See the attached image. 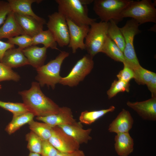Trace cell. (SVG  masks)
<instances>
[{
    "mask_svg": "<svg viewBox=\"0 0 156 156\" xmlns=\"http://www.w3.org/2000/svg\"><path fill=\"white\" fill-rule=\"evenodd\" d=\"M23 103L28 111L37 117L58 113L60 107L43 93L38 82H32L28 90L19 91Z\"/></svg>",
    "mask_w": 156,
    "mask_h": 156,
    "instance_id": "obj_1",
    "label": "cell"
},
{
    "mask_svg": "<svg viewBox=\"0 0 156 156\" xmlns=\"http://www.w3.org/2000/svg\"><path fill=\"white\" fill-rule=\"evenodd\" d=\"M58 12L79 26H90L96 19L88 16L87 5H83L80 0H56Z\"/></svg>",
    "mask_w": 156,
    "mask_h": 156,
    "instance_id": "obj_2",
    "label": "cell"
},
{
    "mask_svg": "<svg viewBox=\"0 0 156 156\" xmlns=\"http://www.w3.org/2000/svg\"><path fill=\"white\" fill-rule=\"evenodd\" d=\"M69 55V53L62 51L55 59L36 69L37 74L35 79L40 87L46 85L53 89L55 88L62 77L60 75V71L62 64Z\"/></svg>",
    "mask_w": 156,
    "mask_h": 156,
    "instance_id": "obj_3",
    "label": "cell"
},
{
    "mask_svg": "<svg viewBox=\"0 0 156 156\" xmlns=\"http://www.w3.org/2000/svg\"><path fill=\"white\" fill-rule=\"evenodd\" d=\"M133 1L130 0H95L93 10L101 20L108 22L113 20L117 24L123 18L121 14Z\"/></svg>",
    "mask_w": 156,
    "mask_h": 156,
    "instance_id": "obj_4",
    "label": "cell"
},
{
    "mask_svg": "<svg viewBox=\"0 0 156 156\" xmlns=\"http://www.w3.org/2000/svg\"><path fill=\"white\" fill-rule=\"evenodd\" d=\"M151 0L132 2L123 10L122 18L131 17L139 25L147 22L156 23V9Z\"/></svg>",
    "mask_w": 156,
    "mask_h": 156,
    "instance_id": "obj_5",
    "label": "cell"
},
{
    "mask_svg": "<svg viewBox=\"0 0 156 156\" xmlns=\"http://www.w3.org/2000/svg\"><path fill=\"white\" fill-rule=\"evenodd\" d=\"M139 25L136 21L131 18L127 21L124 26L120 28L125 42L123 52L125 59L124 63L128 64L133 70L141 66L137 57L133 44L135 36L141 32L139 28Z\"/></svg>",
    "mask_w": 156,
    "mask_h": 156,
    "instance_id": "obj_6",
    "label": "cell"
},
{
    "mask_svg": "<svg viewBox=\"0 0 156 156\" xmlns=\"http://www.w3.org/2000/svg\"><path fill=\"white\" fill-rule=\"evenodd\" d=\"M109 24V22H94L90 25L84 43L88 54L93 57L101 52L107 37Z\"/></svg>",
    "mask_w": 156,
    "mask_h": 156,
    "instance_id": "obj_7",
    "label": "cell"
},
{
    "mask_svg": "<svg viewBox=\"0 0 156 156\" xmlns=\"http://www.w3.org/2000/svg\"><path fill=\"white\" fill-rule=\"evenodd\" d=\"M94 65L92 57L88 54L84 55L77 61L67 76L61 77L59 83L71 87L77 86L90 73Z\"/></svg>",
    "mask_w": 156,
    "mask_h": 156,
    "instance_id": "obj_8",
    "label": "cell"
},
{
    "mask_svg": "<svg viewBox=\"0 0 156 156\" xmlns=\"http://www.w3.org/2000/svg\"><path fill=\"white\" fill-rule=\"evenodd\" d=\"M48 17L47 27L53 34L57 44L61 47L68 45L69 33L65 17L58 12L49 15Z\"/></svg>",
    "mask_w": 156,
    "mask_h": 156,
    "instance_id": "obj_9",
    "label": "cell"
},
{
    "mask_svg": "<svg viewBox=\"0 0 156 156\" xmlns=\"http://www.w3.org/2000/svg\"><path fill=\"white\" fill-rule=\"evenodd\" d=\"M49 142L59 151L70 152L79 149L80 144L58 126L53 127Z\"/></svg>",
    "mask_w": 156,
    "mask_h": 156,
    "instance_id": "obj_10",
    "label": "cell"
},
{
    "mask_svg": "<svg viewBox=\"0 0 156 156\" xmlns=\"http://www.w3.org/2000/svg\"><path fill=\"white\" fill-rule=\"evenodd\" d=\"M70 36L68 47L71 48L72 53H75L78 49H85L84 40L90 29V26H79L68 19H66Z\"/></svg>",
    "mask_w": 156,
    "mask_h": 156,
    "instance_id": "obj_11",
    "label": "cell"
},
{
    "mask_svg": "<svg viewBox=\"0 0 156 156\" xmlns=\"http://www.w3.org/2000/svg\"><path fill=\"white\" fill-rule=\"evenodd\" d=\"M15 18L25 34L33 37L43 30L46 21H41L27 15L14 13Z\"/></svg>",
    "mask_w": 156,
    "mask_h": 156,
    "instance_id": "obj_12",
    "label": "cell"
},
{
    "mask_svg": "<svg viewBox=\"0 0 156 156\" xmlns=\"http://www.w3.org/2000/svg\"><path fill=\"white\" fill-rule=\"evenodd\" d=\"M36 118L52 127L71 124L76 122L73 118L71 109L66 107H60L59 112L57 114L44 117H36Z\"/></svg>",
    "mask_w": 156,
    "mask_h": 156,
    "instance_id": "obj_13",
    "label": "cell"
},
{
    "mask_svg": "<svg viewBox=\"0 0 156 156\" xmlns=\"http://www.w3.org/2000/svg\"><path fill=\"white\" fill-rule=\"evenodd\" d=\"M127 105L144 120H156V97L140 102H127Z\"/></svg>",
    "mask_w": 156,
    "mask_h": 156,
    "instance_id": "obj_14",
    "label": "cell"
},
{
    "mask_svg": "<svg viewBox=\"0 0 156 156\" xmlns=\"http://www.w3.org/2000/svg\"><path fill=\"white\" fill-rule=\"evenodd\" d=\"M133 119L130 113L123 109L116 118L110 124L108 130L117 133H129L133 123Z\"/></svg>",
    "mask_w": 156,
    "mask_h": 156,
    "instance_id": "obj_15",
    "label": "cell"
},
{
    "mask_svg": "<svg viewBox=\"0 0 156 156\" xmlns=\"http://www.w3.org/2000/svg\"><path fill=\"white\" fill-rule=\"evenodd\" d=\"M80 122H77L71 124L58 126L66 133L74 139L80 144L87 143L92 139L90 134L92 130L91 128L85 129Z\"/></svg>",
    "mask_w": 156,
    "mask_h": 156,
    "instance_id": "obj_16",
    "label": "cell"
},
{
    "mask_svg": "<svg viewBox=\"0 0 156 156\" xmlns=\"http://www.w3.org/2000/svg\"><path fill=\"white\" fill-rule=\"evenodd\" d=\"M23 34H25L16 21L14 13L11 12L0 27V40L3 38L8 39Z\"/></svg>",
    "mask_w": 156,
    "mask_h": 156,
    "instance_id": "obj_17",
    "label": "cell"
},
{
    "mask_svg": "<svg viewBox=\"0 0 156 156\" xmlns=\"http://www.w3.org/2000/svg\"><path fill=\"white\" fill-rule=\"evenodd\" d=\"M47 49L44 46L39 47L36 45H32L22 51L27 58L29 65L36 69L44 64Z\"/></svg>",
    "mask_w": 156,
    "mask_h": 156,
    "instance_id": "obj_18",
    "label": "cell"
},
{
    "mask_svg": "<svg viewBox=\"0 0 156 156\" xmlns=\"http://www.w3.org/2000/svg\"><path fill=\"white\" fill-rule=\"evenodd\" d=\"M1 62L12 68L29 65L22 50L18 48L7 50L4 54Z\"/></svg>",
    "mask_w": 156,
    "mask_h": 156,
    "instance_id": "obj_19",
    "label": "cell"
},
{
    "mask_svg": "<svg viewBox=\"0 0 156 156\" xmlns=\"http://www.w3.org/2000/svg\"><path fill=\"white\" fill-rule=\"evenodd\" d=\"M115 150L119 156H128L134 150V141L129 133H117L114 138Z\"/></svg>",
    "mask_w": 156,
    "mask_h": 156,
    "instance_id": "obj_20",
    "label": "cell"
},
{
    "mask_svg": "<svg viewBox=\"0 0 156 156\" xmlns=\"http://www.w3.org/2000/svg\"><path fill=\"white\" fill-rule=\"evenodd\" d=\"M41 0H8L12 11L14 13L30 16L41 21H45L43 18L36 14L31 8V5L34 3H39Z\"/></svg>",
    "mask_w": 156,
    "mask_h": 156,
    "instance_id": "obj_21",
    "label": "cell"
},
{
    "mask_svg": "<svg viewBox=\"0 0 156 156\" xmlns=\"http://www.w3.org/2000/svg\"><path fill=\"white\" fill-rule=\"evenodd\" d=\"M34 116L33 114L29 112L13 116L11 121L6 127V131L10 135L14 133L23 125L33 120Z\"/></svg>",
    "mask_w": 156,
    "mask_h": 156,
    "instance_id": "obj_22",
    "label": "cell"
},
{
    "mask_svg": "<svg viewBox=\"0 0 156 156\" xmlns=\"http://www.w3.org/2000/svg\"><path fill=\"white\" fill-rule=\"evenodd\" d=\"M101 52L106 54L114 60L123 63L125 59L123 53L117 45L108 36Z\"/></svg>",
    "mask_w": 156,
    "mask_h": 156,
    "instance_id": "obj_23",
    "label": "cell"
},
{
    "mask_svg": "<svg viewBox=\"0 0 156 156\" xmlns=\"http://www.w3.org/2000/svg\"><path fill=\"white\" fill-rule=\"evenodd\" d=\"M33 45L39 44H43L48 48L58 49L57 43L51 32L48 29L42 30L38 34L32 37Z\"/></svg>",
    "mask_w": 156,
    "mask_h": 156,
    "instance_id": "obj_24",
    "label": "cell"
},
{
    "mask_svg": "<svg viewBox=\"0 0 156 156\" xmlns=\"http://www.w3.org/2000/svg\"><path fill=\"white\" fill-rule=\"evenodd\" d=\"M115 107L114 106L108 108L98 110L88 111L87 110L82 112L79 117L80 122L87 125H90L107 113L113 112Z\"/></svg>",
    "mask_w": 156,
    "mask_h": 156,
    "instance_id": "obj_25",
    "label": "cell"
},
{
    "mask_svg": "<svg viewBox=\"0 0 156 156\" xmlns=\"http://www.w3.org/2000/svg\"><path fill=\"white\" fill-rule=\"evenodd\" d=\"M28 124L31 131L36 134L42 141L49 140L52 134L53 127L44 122H38L33 120Z\"/></svg>",
    "mask_w": 156,
    "mask_h": 156,
    "instance_id": "obj_26",
    "label": "cell"
},
{
    "mask_svg": "<svg viewBox=\"0 0 156 156\" xmlns=\"http://www.w3.org/2000/svg\"><path fill=\"white\" fill-rule=\"evenodd\" d=\"M109 23L107 36L117 45L123 53L125 47V42L120 28L113 20H111Z\"/></svg>",
    "mask_w": 156,
    "mask_h": 156,
    "instance_id": "obj_27",
    "label": "cell"
},
{
    "mask_svg": "<svg viewBox=\"0 0 156 156\" xmlns=\"http://www.w3.org/2000/svg\"><path fill=\"white\" fill-rule=\"evenodd\" d=\"M134 78L136 82L139 85H146L156 76V74L147 70L141 66L133 70Z\"/></svg>",
    "mask_w": 156,
    "mask_h": 156,
    "instance_id": "obj_28",
    "label": "cell"
},
{
    "mask_svg": "<svg viewBox=\"0 0 156 156\" xmlns=\"http://www.w3.org/2000/svg\"><path fill=\"white\" fill-rule=\"evenodd\" d=\"M28 142L27 148L30 152L41 155L42 140L34 132L31 131L26 135Z\"/></svg>",
    "mask_w": 156,
    "mask_h": 156,
    "instance_id": "obj_29",
    "label": "cell"
},
{
    "mask_svg": "<svg viewBox=\"0 0 156 156\" xmlns=\"http://www.w3.org/2000/svg\"><path fill=\"white\" fill-rule=\"evenodd\" d=\"M129 82L118 79L114 80L112 83L110 88L107 92L108 99L112 98L120 92H129Z\"/></svg>",
    "mask_w": 156,
    "mask_h": 156,
    "instance_id": "obj_30",
    "label": "cell"
},
{
    "mask_svg": "<svg viewBox=\"0 0 156 156\" xmlns=\"http://www.w3.org/2000/svg\"><path fill=\"white\" fill-rule=\"evenodd\" d=\"M0 107L11 112L13 116L29 112L23 103L6 102L0 100Z\"/></svg>",
    "mask_w": 156,
    "mask_h": 156,
    "instance_id": "obj_31",
    "label": "cell"
},
{
    "mask_svg": "<svg viewBox=\"0 0 156 156\" xmlns=\"http://www.w3.org/2000/svg\"><path fill=\"white\" fill-rule=\"evenodd\" d=\"M20 78V76L11 68L0 62V82L10 80L17 82Z\"/></svg>",
    "mask_w": 156,
    "mask_h": 156,
    "instance_id": "obj_32",
    "label": "cell"
},
{
    "mask_svg": "<svg viewBox=\"0 0 156 156\" xmlns=\"http://www.w3.org/2000/svg\"><path fill=\"white\" fill-rule=\"evenodd\" d=\"M7 42L18 45V48L22 50L33 45V39L28 35L23 34L9 38Z\"/></svg>",
    "mask_w": 156,
    "mask_h": 156,
    "instance_id": "obj_33",
    "label": "cell"
},
{
    "mask_svg": "<svg viewBox=\"0 0 156 156\" xmlns=\"http://www.w3.org/2000/svg\"><path fill=\"white\" fill-rule=\"evenodd\" d=\"M123 64L124 68L117 75V77L118 80L129 82L130 81L134 78L133 70L126 63Z\"/></svg>",
    "mask_w": 156,
    "mask_h": 156,
    "instance_id": "obj_34",
    "label": "cell"
},
{
    "mask_svg": "<svg viewBox=\"0 0 156 156\" xmlns=\"http://www.w3.org/2000/svg\"><path fill=\"white\" fill-rule=\"evenodd\" d=\"M59 152L48 141H42L41 154L42 156H56Z\"/></svg>",
    "mask_w": 156,
    "mask_h": 156,
    "instance_id": "obj_35",
    "label": "cell"
},
{
    "mask_svg": "<svg viewBox=\"0 0 156 156\" xmlns=\"http://www.w3.org/2000/svg\"><path fill=\"white\" fill-rule=\"evenodd\" d=\"M12 11L8 1L0 0V26L3 24Z\"/></svg>",
    "mask_w": 156,
    "mask_h": 156,
    "instance_id": "obj_36",
    "label": "cell"
},
{
    "mask_svg": "<svg viewBox=\"0 0 156 156\" xmlns=\"http://www.w3.org/2000/svg\"><path fill=\"white\" fill-rule=\"evenodd\" d=\"M14 47V45L5 42L0 40V62L2 59L5 52L8 49Z\"/></svg>",
    "mask_w": 156,
    "mask_h": 156,
    "instance_id": "obj_37",
    "label": "cell"
},
{
    "mask_svg": "<svg viewBox=\"0 0 156 156\" xmlns=\"http://www.w3.org/2000/svg\"><path fill=\"white\" fill-rule=\"evenodd\" d=\"M146 85L151 93V97H156V76Z\"/></svg>",
    "mask_w": 156,
    "mask_h": 156,
    "instance_id": "obj_38",
    "label": "cell"
},
{
    "mask_svg": "<svg viewBox=\"0 0 156 156\" xmlns=\"http://www.w3.org/2000/svg\"><path fill=\"white\" fill-rule=\"evenodd\" d=\"M56 156H85L83 151L79 149L68 153L59 152Z\"/></svg>",
    "mask_w": 156,
    "mask_h": 156,
    "instance_id": "obj_39",
    "label": "cell"
},
{
    "mask_svg": "<svg viewBox=\"0 0 156 156\" xmlns=\"http://www.w3.org/2000/svg\"><path fill=\"white\" fill-rule=\"evenodd\" d=\"M82 4L85 5L89 4L94 1L93 0H80Z\"/></svg>",
    "mask_w": 156,
    "mask_h": 156,
    "instance_id": "obj_40",
    "label": "cell"
},
{
    "mask_svg": "<svg viewBox=\"0 0 156 156\" xmlns=\"http://www.w3.org/2000/svg\"><path fill=\"white\" fill-rule=\"evenodd\" d=\"M29 156H42L41 155L34 153H30Z\"/></svg>",
    "mask_w": 156,
    "mask_h": 156,
    "instance_id": "obj_41",
    "label": "cell"
},
{
    "mask_svg": "<svg viewBox=\"0 0 156 156\" xmlns=\"http://www.w3.org/2000/svg\"><path fill=\"white\" fill-rule=\"evenodd\" d=\"M1 84H0V90L1 89Z\"/></svg>",
    "mask_w": 156,
    "mask_h": 156,
    "instance_id": "obj_42",
    "label": "cell"
}]
</instances>
